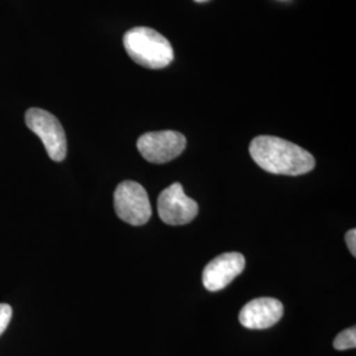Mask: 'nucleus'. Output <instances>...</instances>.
<instances>
[{
    "instance_id": "2",
    "label": "nucleus",
    "mask_w": 356,
    "mask_h": 356,
    "mask_svg": "<svg viewBox=\"0 0 356 356\" xmlns=\"http://www.w3.org/2000/svg\"><path fill=\"white\" fill-rule=\"evenodd\" d=\"M123 45L136 64L148 69H164L175 58L168 38L152 28L136 26L129 29L123 38Z\"/></svg>"
},
{
    "instance_id": "6",
    "label": "nucleus",
    "mask_w": 356,
    "mask_h": 356,
    "mask_svg": "<svg viewBox=\"0 0 356 356\" xmlns=\"http://www.w3.org/2000/svg\"><path fill=\"white\" fill-rule=\"evenodd\" d=\"M160 219L170 226L188 225L198 216V204L189 198L181 184H173L161 191L157 200Z\"/></svg>"
},
{
    "instance_id": "3",
    "label": "nucleus",
    "mask_w": 356,
    "mask_h": 356,
    "mask_svg": "<svg viewBox=\"0 0 356 356\" xmlns=\"http://www.w3.org/2000/svg\"><path fill=\"white\" fill-rule=\"evenodd\" d=\"M116 216L128 225L143 226L152 216L148 193L135 181H123L114 193Z\"/></svg>"
},
{
    "instance_id": "8",
    "label": "nucleus",
    "mask_w": 356,
    "mask_h": 356,
    "mask_svg": "<svg viewBox=\"0 0 356 356\" xmlns=\"http://www.w3.org/2000/svg\"><path fill=\"white\" fill-rule=\"evenodd\" d=\"M284 314V305L279 300L261 297L243 306L239 321L245 329L264 330L276 325Z\"/></svg>"
},
{
    "instance_id": "12",
    "label": "nucleus",
    "mask_w": 356,
    "mask_h": 356,
    "mask_svg": "<svg viewBox=\"0 0 356 356\" xmlns=\"http://www.w3.org/2000/svg\"><path fill=\"white\" fill-rule=\"evenodd\" d=\"M194 1H197V3H204V1H207V0H194Z\"/></svg>"
},
{
    "instance_id": "11",
    "label": "nucleus",
    "mask_w": 356,
    "mask_h": 356,
    "mask_svg": "<svg viewBox=\"0 0 356 356\" xmlns=\"http://www.w3.org/2000/svg\"><path fill=\"white\" fill-rule=\"evenodd\" d=\"M346 243H347V247L350 250V252L353 254V256H356V229H350L347 234H346Z\"/></svg>"
},
{
    "instance_id": "10",
    "label": "nucleus",
    "mask_w": 356,
    "mask_h": 356,
    "mask_svg": "<svg viewBox=\"0 0 356 356\" xmlns=\"http://www.w3.org/2000/svg\"><path fill=\"white\" fill-rule=\"evenodd\" d=\"M13 318V307L7 304H0V335L8 327Z\"/></svg>"
},
{
    "instance_id": "7",
    "label": "nucleus",
    "mask_w": 356,
    "mask_h": 356,
    "mask_svg": "<svg viewBox=\"0 0 356 356\" xmlns=\"http://www.w3.org/2000/svg\"><path fill=\"white\" fill-rule=\"evenodd\" d=\"M245 267V259L239 252H226L211 260L202 273L204 286L209 292L225 289L231 281L235 280Z\"/></svg>"
},
{
    "instance_id": "5",
    "label": "nucleus",
    "mask_w": 356,
    "mask_h": 356,
    "mask_svg": "<svg viewBox=\"0 0 356 356\" xmlns=\"http://www.w3.org/2000/svg\"><path fill=\"white\" fill-rule=\"evenodd\" d=\"M186 148V138L177 131H157L141 135L138 151L152 164H165L175 160Z\"/></svg>"
},
{
    "instance_id": "9",
    "label": "nucleus",
    "mask_w": 356,
    "mask_h": 356,
    "mask_svg": "<svg viewBox=\"0 0 356 356\" xmlns=\"http://www.w3.org/2000/svg\"><path fill=\"white\" fill-rule=\"evenodd\" d=\"M334 348L338 351H344V350H351L356 347V329L350 327L346 330L339 332L335 339H334Z\"/></svg>"
},
{
    "instance_id": "4",
    "label": "nucleus",
    "mask_w": 356,
    "mask_h": 356,
    "mask_svg": "<svg viewBox=\"0 0 356 356\" xmlns=\"http://www.w3.org/2000/svg\"><path fill=\"white\" fill-rule=\"evenodd\" d=\"M26 127L42 141L48 156L53 161H64L67 153V143L60 120L42 108H31L26 114Z\"/></svg>"
},
{
    "instance_id": "1",
    "label": "nucleus",
    "mask_w": 356,
    "mask_h": 356,
    "mask_svg": "<svg viewBox=\"0 0 356 356\" xmlns=\"http://www.w3.org/2000/svg\"><path fill=\"white\" fill-rule=\"evenodd\" d=\"M254 163L272 175L302 176L312 172L316 159L304 148L277 136H257L250 144Z\"/></svg>"
}]
</instances>
